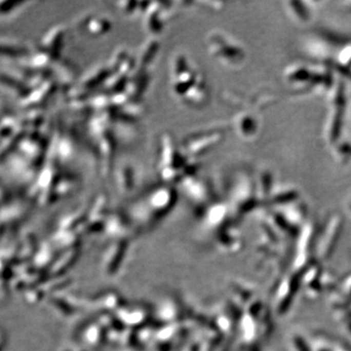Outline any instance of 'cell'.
I'll return each mask as SVG.
<instances>
[{"instance_id": "7a4b0ae2", "label": "cell", "mask_w": 351, "mask_h": 351, "mask_svg": "<svg viewBox=\"0 0 351 351\" xmlns=\"http://www.w3.org/2000/svg\"><path fill=\"white\" fill-rule=\"evenodd\" d=\"M292 351H312L311 345L299 335H295L291 339Z\"/></svg>"}, {"instance_id": "3957f363", "label": "cell", "mask_w": 351, "mask_h": 351, "mask_svg": "<svg viewBox=\"0 0 351 351\" xmlns=\"http://www.w3.org/2000/svg\"><path fill=\"white\" fill-rule=\"evenodd\" d=\"M349 210H350V212H351V204H350V206H349Z\"/></svg>"}, {"instance_id": "277c9868", "label": "cell", "mask_w": 351, "mask_h": 351, "mask_svg": "<svg viewBox=\"0 0 351 351\" xmlns=\"http://www.w3.org/2000/svg\"><path fill=\"white\" fill-rule=\"evenodd\" d=\"M350 307H351V306H350Z\"/></svg>"}, {"instance_id": "6da1fadb", "label": "cell", "mask_w": 351, "mask_h": 351, "mask_svg": "<svg viewBox=\"0 0 351 351\" xmlns=\"http://www.w3.org/2000/svg\"><path fill=\"white\" fill-rule=\"evenodd\" d=\"M342 229V221L340 216L330 219L329 223L320 231V235L314 245L315 257L318 261L325 262L330 259L339 242Z\"/></svg>"}]
</instances>
